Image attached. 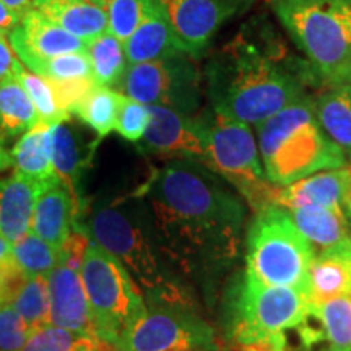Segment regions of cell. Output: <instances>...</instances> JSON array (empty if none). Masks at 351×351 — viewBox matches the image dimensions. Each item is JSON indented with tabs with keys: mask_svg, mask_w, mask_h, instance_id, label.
Listing matches in <instances>:
<instances>
[{
	"mask_svg": "<svg viewBox=\"0 0 351 351\" xmlns=\"http://www.w3.org/2000/svg\"><path fill=\"white\" fill-rule=\"evenodd\" d=\"M39 122L32 98L15 77L0 82V130L8 137L23 135Z\"/></svg>",
	"mask_w": 351,
	"mask_h": 351,
	"instance_id": "27",
	"label": "cell"
},
{
	"mask_svg": "<svg viewBox=\"0 0 351 351\" xmlns=\"http://www.w3.org/2000/svg\"><path fill=\"white\" fill-rule=\"evenodd\" d=\"M205 77L213 111L256 127L307 95L304 78L247 29L210 60Z\"/></svg>",
	"mask_w": 351,
	"mask_h": 351,
	"instance_id": "2",
	"label": "cell"
},
{
	"mask_svg": "<svg viewBox=\"0 0 351 351\" xmlns=\"http://www.w3.org/2000/svg\"><path fill=\"white\" fill-rule=\"evenodd\" d=\"M287 212L314 252L339 251L351 245V218L346 210L300 207L288 208Z\"/></svg>",
	"mask_w": 351,
	"mask_h": 351,
	"instance_id": "19",
	"label": "cell"
},
{
	"mask_svg": "<svg viewBox=\"0 0 351 351\" xmlns=\"http://www.w3.org/2000/svg\"><path fill=\"white\" fill-rule=\"evenodd\" d=\"M26 69L36 75L56 82L93 78L86 52H70V54L54 56L49 59H39Z\"/></svg>",
	"mask_w": 351,
	"mask_h": 351,
	"instance_id": "34",
	"label": "cell"
},
{
	"mask_svg": "<svg viewBox=\"0 0 351 351\" xmlns=\"http://www.w3.org/2000/svg\"><path fill=\"white\" fill-rule=\"evenodd\" d=\"M32 330L12 304L0 306V351H21Z\"/></svg>",
	"mask_w": 351,
	"mask_h": 351,
	"instance_id": "37",
	"label": "cell"
},
{
	"mask_svg": "<svg viewBox=\"0 0 351 351\" xmlns=\"http://www.w3.org/2000/svg\"><path fill=\"white\" fill-rule=\"evenodd\" d=\"M21 16L15 13L12 8H8L5 3L0 0V33L8 34L12 29H15L20 25Z\"/></svg>",
	"mask_w": 351,
	"mask_h": 351,
	"instance_id": "39",
	"label": "cell"
},
{
	"mask_svg": "<svg viewBox=\"0 0 351 351\" xmlns=\"http://www.w3.org/2000/svg\"><path fill=\"white\" fill-rule=\"evenodd\" d=\"M86 230L91 239L125 267L145 301L195 306L161 251L143 197L99 204L91 210Z\"/></svg>",
	"mask_w": 351,
	"mask_h": 351,
	"instance_id": "3",
	"label": "cell"
},
{
	"mask_svg": "<svg viewBox=\"0 0 351 351\" xmlns=\"http://www.w3.org/2000/svg\"><path fill=\"white\" fill-rule=\"evenodd\" d=\"M12 306L28 324L32 332L51 326V301L47 276L26 278L23 287L16 293Z\"/></svg>",
	"mask_w": 351,
	"mask_h": 351,
	"instance_id": "31",
	"label": "cell"
},
{
	"mask_svg": "<svg viewBox=\"0 0 351 351\" xmlns=\"http://www.w3.org/2000/svg\"><path fill=\"white\" fill-rule=\"evenodd\" d=\"M218 351H228V350H218Z\"/></svg>",
	"mask_w": 351,
	"mask_h": 351,
	"instance_id": "45",
	"label": "cell"
},
{
	"mask_svg": "<svg viewBox=\"0 0 351 351\" xmlns=\"http://www.w3.org/2000/svg\"><path fill=\"white\" fill-rule=\"evenodd\" d=\"M7 38L23 67H29L39 59H49L70 52H85L88 44L65 32L62 26L34 8L21 16L20 25L12 29Z\"/></svg>",
	"mask_w": 351,
	"mask_h": 351,
	"instance_id": "14",
	"label": "cell"
},
{
	"mask_svg": "<svg viewBox=\"0 0 351 351\" xmlns=\"http://www.w3.org/2000/svg\"><path fill=\"white\" fill-rule=\"evenodd\" d=\"M47 285L52 326L85 333L96 339L80 271L59 261L56 269L47 276Z\"/></svg>",
	"mask_w": 351,
	"mask_h": 351,
	"instance_id": "16",
	"label": "cell"
},
{
	"mask_svg": "<svg viewBox=\"0 0 351 351\" xmlns=\"http://www.w3.org/2000/svg\"><path fill=\"white\" fill-rule=\"evenodd\" d=\"M150 108V125L145 132L142 147L153 155L173 160L205 161V137L200 117L166 106Z\"/></svg>",
	"mask_w": 351,
	"mask_h": 351,
	"instance_id": "13",
	"label": "cell"
},
{
	"mask_svg": "<svg viewBox=\"0 0 351 351\" xmlns=\"http://www.w3.org/2000/svg\"><path fill=\"white\" fill-rule=\"evenodd\" d=\"M2 2L5 3L8 8H12L13 12L19 13L20 16H23L26 12L33 8L34 0H2Z\"/></svg>",
	"mask_w": 351,
	"mask_h": 351,
	"instance_id": "42",
	"label": "cell"
},
{
	"mask_svg": "<svg viewBox=\"0 0 351 351\" xmlns=\"http://www.w3.org/2000/svg\"><path fill=\"white\" fill-rule=\"evenodd\" d=\"M311 304L306 293L270 287L243 271L228 296L230 340L241 350L285 351L287 332L309 326Z\"/></svg>",
	"mask_w": 351,
	"mask_h": 351,
	"instance_id": "5",
	"label": "cell"
},
{
	"mask_svg": "<svg viewBox=\"0 0 351 351\" xmlns=\"http://www.w3.org/2000/svg\"><path fill=\"white\" fill-rule=\"evenodd\" d=\"M256 0H158L187 56L200 57L231 19Z\"/></svg>",
	"mask_w": 351,
	"mask_h": 351,
	"instance_id": "12",
	"label": "cell"
},
{
	"mask_svg": "<svg viewBox=\"0 0 351 351\" xmlns=\"http://www.w3.org/2000/svg\"><path fill=\"white\" fill-rule=\"evenodd\" d=\"M314 251L282 207L256 212L245 238V271L270 287L295 288L307 295Z\"/></svg>",
	"mask_w": 351,
	"mask_h": 351,
	"instance_id": "7",
	"label": "cell"
},
{
	"mask_svg": "<svg viewBox=\"0 0 351 351\" xmlns=\"http://www.w3.org/2000/svg\"><path fill=\"white\" fill-rule=\"evenodd\" d=\"M326 85L351 82V0H269Z\"/></svg>",
	"mask_w": 351,
	"mask_h": 351,
	"instance_id": "6",
	"label": "cell"
},
{
	"mask_svg": "<svg viewBox=\"0 0 351 351\" xmlns=\"http://www.w3.org/2000/svg\"><path fill=\"white\" fill-rule=\"evenodd\" d=\"M13 261H15V258H13L12 243L0 234V267H5Z\"/></svg>",
	"mask_w": 351,
	"mask_h": 351,
	"instance_id": "41",
	"label": "cell"
},
{
	"mask_svg": "<svg viewBox=\"0 0 351 351\" xmlns=\"http://www.w3.org/2000/svg\"><path fill=\"white\" fill-rule=\"evenodd\" d=\"M77 202L69 187L57 176L41 182L34 204L32 231L60 252L75 228Z\"/></svg>",
	"mask_w": 351,
	"mask_h": 351,
	"instance_id": "17",
	"label": "cell"
},
{
	"mask_svg": "<svg viewBox=\"0 0 351 351\" xmlns=\"http://www.w3.org/2000/svg\"><path fill=\"white\" fill-rule=\"evenodd\" d=\"M111 351H218L213 328L195 306L147 302V313L125 330Z\"/></svg>",
	"mask_w": 351,
	"mask_h": 351,
	"instance_id": "10",
	"label": "cell"
},
{
	"mask_svg": "<svg viewBox=\"0 0 351 351\" xmlns=\"http://www.w3.org/2000/svg\"><path fill=\"white\" fill-rule=\"evenodd\" d=\"M33 8L86 43L108 32L106 0H34Z\"/></svg>",
	"mask_w": 351,
	"mask_h": 351,
	"instance_id": "21",
	"label": "cell"
},
{
	"mask_svg": "<svg viewBox=\"0 0 351 351\" xmlns=\"http://www.w3.org/2000/svg\"><path fill=\"white\" fill-rule=\"evenodd\" d=\"M20 64L19 57L13 52L7 34H0V82L13 77L16 65Z\"/></svg>",
	"mask_w": 351,
	"mask_h": 351,
	"instance_id": "38",
	"label": "cell"
},
{
	"mask_svg": "<svg viewBox=\"0 0 351 351\" xmlns=\"http://www.w3.org/2000/svg\"><path fill=\"white\" fill-rule=\"evenodd\" d=\"M80 276L99 345L111 348L147 313V301L125 267L91 239Z\"/></svg>",
	"mask_w": 351,
	"mask_h": 351,
	"instance_id": "9",
	"label": "cell"
},
{
	"mask_svg": "<svg viewBox=\"0 0 351 351\" xmlns=\"http://www.w3.org/2000/svg\"><path fill=\"white\" fill-rule=\"evenodd\" d=\"M39 186L16 173L0 178V234L12 244L32 230Z\"/></svg>",
	"mask_w": 351,
	"mask_h": 351,
	"instance_id": "20",
	"label": "cell"
},
{
	"mask_svg": "<svg viewBox=\"0 0 351 351\" xmlns=\"http://www.w3.org/2000/svg\"><path fill=\"white\" fill-rule=\"evenodd\" d=\"M99 346V341L95 337L51 324L29 333L28 341L21 351H98Z\"/></svg>",
	"mask_w": 351,
	"mask_h": 351,
	"instance_id": "33",
	"label": "cell"
},
{
	"mask_svg": "<svg viewBox=\"0 0 351 351\" xmlns=\"http://www.w3.org/2000/svg\"><path fill=\"white\" fill-rule=\"evenodd\" d=\"M52 134L54 125L39 121L21 135L10 150L12 168L16 174L39 184L56 176L52 165Z\"/></svg>",
	"mask_w": 351,
	"mask_h": 351,
	"instance_id": "23",
	"label": "cell"
},
{
	"mask_svg": "<svg viewBox=\"0 0 351 351\" xmlns=\"http://www.w3.org/2000/svg\"><path fill=\"white\" fill-rule=\"evenodd\" d=\"M351 168V165H350ZM348 213H350V218H351V194H350V202H348Z\"/></svg>",
	"mask_w": 351,
	"mask_h": 351,
	"instance_id": "43",
	"label": "cell"
},
{
	"mask_svg": "<svg viewBox=\"0 0 351 351\" xmlns=\"http://www.w3.org/2000/svg\"><path fill=\"white\" fill-rule=\"evenodd\" d=\"M191 56L132 64L119 86L121 93L147 106H166L194 114L200 106V73Z\"/></svg>",
	"mask_w": 351,
	"mask_h": 351,
	"instance_id": "11",
	"label": "cell"
},
{
	"mask_svg": "<svg viewBox=\"0 0 351 351\" xmlns=\"http://www.w3.org/2000/svg\"><path fill=\"white\" fill-rule=\"evenodd\" d=\"M241 351H258V350H241Z\"/></svg>",
	"mask_w": 351,
	"mask_h": 351,
	"instance_id": "44",
	"label": "cell"
},
{
	"mask_svg": "<svg viewBox=\"0 0 351 351\" xmlns=\"http://www.w3.org/2000/svg\"><path fill=\"white\" fill-rule=\"evenodd\" d=\"M12 251L16 265L28 278L49 276L60 261V252L56 251L51 244H47L32 230L12 244Z\"/></svg>",
	"mask_w": 351,
	"mask_h": 351,
	"instance_id": "30",
	"label": "cell"
},
{
	"mask_svg": "<svg viewBox=\"0 0 351 351\" xmlns=\"http://www.w3.org/2000/svg\"><path fill=\"white\" fill-rule=\"evenodd\" d=\"M341 296H351V245L339 251L314 252L309 269L311 306Z\"/></svg>",
	"mask_w": 351,
	"mask_h": 351,
	"instance_id": "22",
	"label": "cell"
},
{
	"mask_svg": "<svg viewBox=\"0 0 351 351\" xmlns=\"http://www.w3.org/2000/svg\"><path fill=\"white\" fill-rule=\"evenodd\" d=\"M86 56L91 64V73L96 85L112 88L121 86L125 70L129 67L124 43L104 32L86 44Z\"/></svg>",
	"mask_w": 351,
	"mask_h": 351,
	"instance_id": "26",
	"label": "cell"
},
{
	"mask_svg": "<svg viewBox=\"0 0 351 351\" xmlns=\"http://www.w3.org/2000/svg\"><path fill=\"white\" fill-rule=\"evenodd\" d=\"M12 168V155L7 148V135L0 130V173Z\"/></svg>",
	"mask_w": 351,
	"mask_h": 351,
	"instance_id": "40",
	"label": "cell"
},
{
	"mask_svg": "<svg viewBox=\"0 0 351 351\" xmlns=\"http://www.w3.org/2000/svg\"><path fill=\"white\" fill-rule=\"evenodd\" d=\"M13 77L20 82V85L25 88L26 93L32 98L38 111L39 121L49 125H57L70 119V114L65 112L57 103L54 90H52L51 82L47 78L29 72L21 62L16 65Z\"/></svg>",
	"mask_w": 351,
	"mask_h": 351,
	"instance_id": "32",
	"label": "cell"
},
{
	"mask_svg": "<svg viewBox=\"0 0 351 351\" xmlns=\"http://www.w3.org/2000/svg\"><path fill=\"white\" fill-rule=\"evenodd\" d=\"M311 315L319 319L328 351H351V296L311 306Z\"/></svg>",
	"mask_w": 351,
	"mask_h": 351,
	"instance_id": "29",
	"label": "cell"
},
{
	"mask_svg": "<svg viewBox=\"0 0 351 351\" xmlns=\"http://www.w3.org/2000/svg\"><path fill=\"white\" fill-rule=\"evenodd\" d=\"M124 49L129 65L186 54L158 0H145L142 20Z\"/></svg>",
	"mask_w": 351,
	"mask_h": 351,
	"instance_id": "18",
	"label": "cell"
},
{
	"mask_svg": "<svg viewBox=\"0 0 351 351\" xmlns=\"http://www.w3.org/2000/svg\"><path fill=\"white\" fill-rule=\"evenodd\" d=\"M0 34H2V33H0Z\"/></svg>",
	"mask_w": 351,
	"mask_h": 351,
	"instance_id": "46",
	"label": "cell"
},
{
	"mask_svg": "<svg viewBox=\"0 0 351 351\" xmlns=\"http://www.w3.org/2000/svg\"><path fill=\"white\" fill-rule=\"evenodd\" d=\"M314 111L324 132L351 158V82L327 85L314 96Z\"/></svg>",
	"mask_w": 351,
	"mask_h": 351,
	"instance_id": "24",
	"label": "cell"
},
{
	"mask_svg": "<svg viewBox=\"0 0 351 351\" xmlns=\"http://www.w3.org/2000/svg\"><path fill=\"white\" fill-rule=\"evenodd\" d=\"M158 243L176 271L208 280L239 256L244 202L195 161L173 160L143 191Z\"/></svg>",
	"mask_w": 351,
	"mask_h": 351,
	"instance_id": "1",
	"label": "cell"
},
{
	"mask_svg": "<svg viewBox=\"0 0 351 351\" xmlns=\"http://www.w3.org/2000/svg\"><path fill=\"white\" fill-rule=\"evenodd\" d=\"M52 165H54V173L57 178L72 192L73 199L77 202L78 212H80V184L86 161L82 155V148L75 132L72 130V127L67 122L54 125V134H52Z\"/></svg>",
	"mask_w": 351,
	"mask_h": 351,
	"instance_id": "25",
	"label": "cell"
},
{
	"mask_svg": "<svg viewBox=\"0 0 351 351\" xmlns=\"http://www.w3.org/2000/svg\"><path fill=\"white\" fill-rule=\"evenodd\" d=\"M122 93L114 91L112 88L95 85L85 99L78 104L75 116L85 122L98 138L106 137L116 130L117 116H119Z\"/></svg>",
	"mask_w": 351,
	"mask_h": 351,
	"instance_id": "28",
	"label": "cell"
},
{
	"mask_svg": "<svg viewBox=\"0 0 351 351\" xmlns=\"http://www.w3.org/2000/svg\"><path fill=\"white\" fill-rule=\"evenodd\" d=\"M257 145L267 179L276 187L348 166L345 152L320 127L309 95L258 124Z\"/></svg>",
	"mask_w": 351,
	"mask_h": 351,
	"instance_id": "4",
	"label": "cell"
},
{
	"mask_svg": "<svg viewBox=\"0 0 351 351\" xmlns=\"http://www.w3.org/2000/svg\"><path fill=\"white\" fill-rule=\"evenodd\" d=\"M145 0H106L108 32L125 43L143 16Z\"/></svg>",
	"mask_w": 351,
	"mask_h": 351,
	"instance_id": "35",
	"label": "cell"
},
{
	"mask_svg": "<svg viewBox=\"0 0 351 351\" xmlns=\"http://www.w3.org/2000/svg\"><path fill=\"white\" fill-rule=\"evenodd\" d=\"M150 125V108L138 101L122 95L119 116H117L116 132L122 138L137 143L143 138Z\"/></svg>",
	"mask_w": 351,
	"mask_h": 351,
	"instance_id": "36",
	"label": "cell"
},
{
	"mask_svg": "<svg viewBox=\"0 0 351 351\" xmlns=\"http://www.w3.org/2000/svg\"><path fill=\"white\" fill-rule=\"evenodd\" d=\"M351 194V168L350 165L340 169L320 171L304 179L276 187L274 205L288 208L300 207H326L348 212Z\"/></svg>",
	"mask_w": 351,
	"mask_h": 351,
	"instance_id": "15",
	"label": "cell"
},
{
	"mask_svg": "<svg viewBox=\"0 0 351 351\" xmlns=\"http://www.w3.org/2000/svg\"><path fill=\"white\" fill-rule=\"evenodd\" d=\"M199 117L205 137L204 166L230 182L254 213L274 205L276 186L267 179L251 125L212 108Z\"/></svg>",
	"mask_w": 351,
	"mask_h": 351,
	"instance_id": "8",
	"label": "cell"
}]
</instances>
